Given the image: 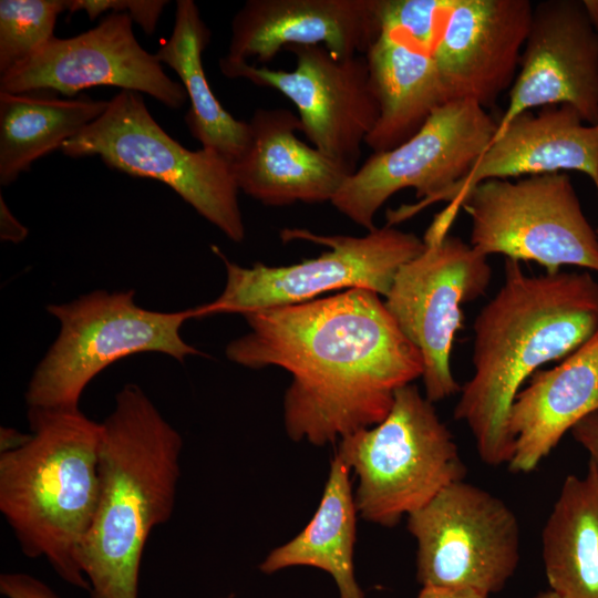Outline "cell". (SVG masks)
Returning a JSON list of instances; mask_svg holds the SVG:
<instances>
[{
	"instance_id": "cell-1",
	"label": "cell",
	"mask_w": 598,
	"mask_h": 598,
	"mask_svg": "<svg viewBox=\"0 0 598 598\" xmlns=\"http://www.w3.org/2000/svg\"><path fill=\"white\" fill-rule=\"evenodd\" d=\"M377 292L336 296L243 315L249 332L226 347L249 369L288 371L283 398L288 436L316 446L382 422L395 392L422 378L423 358Z\"/></svg>"
},
{
	"instance_id": "cell-2",
	"label": "cell",
	"mask_w": 598,
	"mask_h": 598,
	"mask_svg": "<svg viewBox=\"0 0 598 598\" xmlns=\"http://www.w3.org/2000/svg\"><path fill=\"white\" fill-rule=\"evenodd\" d=\"M519 262L505 260L501 288L475 318L473 374L454 409L491 466L511 460L508 413L525 381L598 332V282L591 272L529 276Z\"/></svg>"
},
{
	"instance_id": "cell-3",
	"label": "cell",
	"mask_w": 598,
	"mask_h": 598,
	"mask_svg": "<svg viewBox=\"0 0 598 598\" xmlns=\"http://www.w3.org/2000/svg\"><path fill=\"white\" fill-rule=\"evenodd\" d=\"M183 439L137 384L101 423L100 493L79 554L90 598H138L143 553L176 502Z\"/></svg>"
},
{
	"instance_id": "cell-4",
	"label": "cell",
	"mask_w": 598,
	"mask_h": 598,
	"mask_svg": "<svg viewBox=\"0 0 598 598\" xmlns=\"http://www.w3.org/2000/svg\"><path fill=\"white\" fill-rule=\"evenodd\" d=\"M31 436L0 453V511L21 551L89 592L79 554L100 493L101 423L80 409L29 408Z\"/></svg>"
},
{
	"instance_id": "cell-5",
	"label": "cell",
	"mask_w": 598,
	"mask_h": 598,
	"mask_svg": "<svg viewBox=\"0 0 598 598\" xmlns=\"http://www.w3.org/2000/svg\"><path fill=\"white\" fill-rule=\"evenodd\" d=\"M433 404L404 385L382 422L339 441L334 454L358 480L354 501L365 522L392 527L464 481L457 444Z\"/></svg>"
},
{
	"instance_id": "cell-6",
	"label": "cell",
	"mask_w": 598,
	"mask_h": 598,
	"mask_svg": "<svg viewBox=\"0 0 598 598\" xmlns=\"http://www.w3.org/2000/svg\"><path fill=\"white\" fill-rule=\"evenodd\" d=\"M134 295V290H95L47 307L60 321V332L31 377L25 392L29 408L78 409L90 381L131 354L159 352L179 362L202 354L181 336L183 323L194 318L193 308L148 310L135 303Z\"/></svg>"
},
{
	"instance_id": "cell-7",
	"label": "cell",
	"mask_w": 598,
	"mask_h": 598,
	"mask_svg": "<svg viewBox=\"0 0 598 598\" xmlns=\"http://www.w3.org/2000/svg\"><path fill=\"white\" fill-rule=\"evenodd\" d=\"M61 150L70 157L100 156L112 168L159 181L230 240L245 238L233 162L212 148L184 147L153 118L138 92L121 90Z\"/></svg>"
},
{
	"instance_id": "cell-8",
	"label": "cell",
	"mask_w": 598,
	"mask_h": 598,
	"mask_svg": "<svg viewBox=\"0 0 598 598\" xmlns=\"http://www.w3.org/2000/svg\"><path fill=\"white\" fill-rule=\"evenodd\" d=\"M283 241L308 240L330 247L319 257L301 262L251 268L223 259L227 278L223 292L212 302L193 308L194 318L216 313H241L301 303L337 289L362 288L386 296L399 269L420 255L425 243L413 233L385 225L364 236L319 235L307 229L287 228Z\"/></svg>"
},
{
	"instance_id": "cell-9",
	"label": "cell",
	"mask_w": 598,
	"mask_h": 598,
	"mask_svg": "<svg viewBox=\"0 0 598 598\" xmlns=\"http://www.w3.org/2000/svg\"><path fill=\"white\" fill-rule=\"evenodd\" d=\"M471 218L470 245L482 255L535 261L557 272L574 266L598 272V235L564 172L488 179L461 200Z\"/></svg>"
},
{
	"instance_id": "cell-10",
	"label": "cell",
	"mask_w": 598,
	"mask_h": 598,
	"mask_svg": "<svg viewBox=\"0 0 598 598\" xmlns=\"http://www.w3.org/2000/svg\"><path fill=\"white\" fill-rule=\"evenodd\" d=\"M497 125L474 102H446L411 138L368 157L330 203L370 231L377 228L374 216L384 203L395 193L413 188L417 203L388 212L389 226L403 221L433 204L467 173L491 144Z\"/></svg>"
},
{
	"instance_id": "cell-11",
	"label": "cell",
	"mask_w": 598,
	"mask_h": 598,
	"mask_svg": "<svg viewBox=\"0 0 598 598\" xmlns=\"http://www.w3.org/2000/svg\"><path fill=\"white\" fill-rule=\"evenodd\" d=\"M422 587L499 592L520 558L512 508L491 492L460 481L408 516Z\"/></svg>"
},
{
	"instance_id": "cell-12",
	"label": "cell",
	"mask_w": 598,
	"mask_h": 598,
	"mask_svg": "<svg viewBox=\"0 0 598 598\" xmlns=\"http://www.w3.org/2000/svg\"><path fill=\"white\" fill-rule=\"evenodd\" d=\"M424 250L396 272L385 307L423 358L425 396L437 402L460 392L451 367L462 306L484 295L492 268L470 243L446 235L424 241Z\"/></svg>"
},
{
	"instance_id": "cell-13",
	"label": "cell",
	"mask_w": 598,
	"mask_h": 598,
	"mask_svg": "<svg viewBox=\"0 0 598 598\" xmlns=\"http://www.w3.org/2000/svg\"><path fill=\"white\" fill-rule=\"evenodd\" d=\"M292 71L219 60L228 78L275 89L297 107L302 133L328 157L355 172L362 144L375 125L379 103L364 54L339 59L321 45H289Z\"/></svg>"
},
{
	"instance_id": "cell-14",
	"label": "cell",
	"mask_w": 598,
	"mask_h": 598,
	"mask_svg": "<svg viewBox=\"0 0 598 598\" xmlns=\"http://www.w3.org/2000/svg\"><path fill=\"white\" fill-rule=\"evenodd\" d=\"M133 20L110 12L93 29L72 38H53L21 65L0 75V91H33L74 95L99 85L146 93L171 109L187 101L182 83L173 81L155 54L137 42Z\"/></svg>"
},
{
	"instance_id": "cell-15",
	"label": "cell",
	"mask_w": 598,
	"mask_h": 598,
	"mask_svg": "<svg viewBox=\"0 0 598 598\" xmlns=\"http://www.w3.org/2000/svg\"><path fill=\"white\" fill-rule=\"evenodd\" d=\"M569 105L598 125V33L579 0L534 4L519 72L495 134L536 107Z\"/></svg>"
},
{
	"instance_id": "cell-16",
	"label": "cell",
	"mask_w": 598,
	"mask_h": 598,
	"mask_svg": "<svg viewBox=\"0 0 598 598\" xmlns=\"http://www.w3.org/2000/svg\"><path fill=\"white\" fill-rule=\"evenodd\" d=\"M567 171L587 175L598 195V125L585 123L569 105L524 112L497 132L467 173L434 199L448 205L435 217L425 238L446 236L462 198L484 181ZM596 231L598 235V227Z\"/></svg>"
},
{
	"instance_id": "cell-17",
	"label": "cell",
	"mask_w": 598,
	"mask_h": 598,
	"mask_svg": "<svg viewBox=\"0 0 598 598\" xmlns=\"http://www.w3.org/2000/svg\"><path fill=\"white\" fill-rule=\"evenodd\" d=\"M533 8L528 0H452L432 52L447 102L487 109L513 85Z\"/></svg>"
},
{
	"instance_id": "cell-18",
	"label": "cell",
	"mask_w": 598,
	"mask_h": 598,
	"mask_svg": "<svg viewBox=\"0 0 598 598\" xmlns=\"http://www.w3.org/2000/svg\"><path fill=\"white\" fill-rule=\"evenodd\" d=\"M378 9L379 0H248L231 21L226 58L266 63L289 45L365 54L381 33Z\"/></svg>"
},
{
	"instance_id": "cell-19",
	"label": "cell",
	"mask_w": 598,
	"mask_h": 598,
	"mask_svg": "<svg viewBox=\"0 0 598 598\" xmlns=\"http://www.w3.org/2000/svg\"><path fill=\"white\" fill-rule=\"evenodd\" d=\"M246 148L233 162L239 190L268 206L331 202L350 167L296 136L299 116L286 109H258L248 121Z\"/></svg>"
},
{
	"instance_id": "cell-20",
	"label": "cell",
	"mask_w": 598,
	"mask_h": 598,
	"mask_svg": "<svg viewBox=\"0 0 598 598\" xmlns=\"http://www.w3.org/2000/svg\"><path fill=\"white\" fill-rule=\"evenodd\" d=\"M597 411L598 332L554 368L536 371L516 395L507 420L508 468L534 471L568 431Z\"/></svg>"
},
{
	"instance_id": "cell-21",
	"label": "cell",
	"mask_w": 598,
	"mask_h": 598,
	"mask_svg": "<svg viewBox=\"0 0 598 598\" xmlns=\"http://www.w3.org/2000/svg\"><path fill=\"white\" fill-rule=\"evenodd\" d=\"M364 55L379 103L364 144L381 153L411 138L447 100L432 53L409 39L381 31Z\"/></svg>"
},
{
	"instance_id": "cell-22",
	"label": "cell",
	"mask_w": 598,
	"mask_h": 598,
	"mask_svg": "<svg viewBox=\"0 0 598 598\" xmlns=\"http://www.w3.org/2000/svg\"><path fill=\"white\" fill-rule=\"evenodd\" d=\"M549 589L561 598H598V471L568 475L542 533Z\"/></svg>"
},
{
	"instance_id": "cell-23",
	"label": "cell",
	"mask_w": 598,
	"mask_h": 598,
	"mask_svg": "<svg viewBox=\"0 0 598 598\" xmlns=\"http://www.w3.org/2000/svg\"><path fill=\"white\" fill-rule=\"evenodd\" d=\"M350 470L334 454L328 480L308 525L292 539L272 549L260 564L265 574L308 566L327 571L340 598H364L354 576L353 551L359 516Z\"/></svg>"
},
{
	"instance_id": "cell-24",
	"label": "cell",
	"mask_w": 598,
	"mask_h": 598,
	"mask_svg": "<svg viewBox=\"0 0 598 598\" xmlns=\"http://www.w3.org/2000/svg\"><path fill=\"white\" fill-rule=\"evenodd\" d=\"M49 91H0V184L9 185L48 153L100 117L109 101L59 99Z\"/></svg>"
},
{
	"instance_id": "cell-25",
	"label": "cell",
	"mask_w": 598,
	"mask_h": 598,
	"mask_svg": "<svg viewBox=\"0 0 598 598\" xmlns=\"http://www.w3.org/2000/svg\"><path fill=\"white\" fill-rule=\"evenodd\" d=\"M209 39L196 3L178 0L173 32L155 55L182 80L190 101L185 122L193 137L234 162L247 146L249 125L226 111L209 86L202 61Z\"/></svg>"
},
{
	"instance_id": "cell-26",
	"label": "cell",
	"mask_w": 598,
	"mask_h": 598,
	"mask_svg": "<svg viewBox=\"0 0 598 598\" xmlns=\"http://www.w3.org/2000/svg\"><path fill=\"white\" fill-rule=\"evenodd\" d=\"M65 0L0 1V75L21 65L53 38Z\"/></svg>"
},
{
	"instance_id": "cell-27",
	"label": "cell",
	"mask_w": 598,
	"mask_h": 598,
	"mask_svg": "<svg viewBox=\"0 0 598 598\" xmlns=\"http://www.w3.org/2000/svg\"><path fill=\"white\" fill-rule=\"evenodd\" d=\"M452 0H379L381 31L400 34L433 52Z\"/></svg>"
},
{
	"instance_id": "cell-28",
	"label": "cell",
	"mask_w": 598,
	"mask_h": 598,
	"mask_svg": "<svg viewBox=\"0 0 598 598\" xmlns=\"http://www.w3.org/2000/svg\"><path fill=\"white\" fill-rule=\"evenodd\" d=\"M167 3L163 0H65V8L70 14L84 11L91 20L109 11L125 12L145 33L152 34Z\"/></svg>"
},
{
	"instance_id": "cell-29",
	"label": "cell",
	"mask_w": 598,
	"mask_h": 598,
	"mask_svg": "<svg viewBox=\"0 0 598 598\" xmlns=\"http://www.w3.org/2000/svg\"><path fill=\"white\" fill-rule=\"evenodd\" d=\"M0 594L6 598H61L41 579L17 571L1 574Z\"/></svg>"
},
{
	"instance_id": "cell-30",
	"label": "cell",
	"mask_w": 598,
	"mask_h": 598,
	"mask_svg": "<svg viewBox=\"0 0 598 598\" xmlns=\"http://www.w3.org/2000/svg\"><path fill=\"white\" fill-rule=\"evenodd\" d=\"M570 433L574 440L588 453L589 462L598 471V411L584 417L571 429Z\"/></svg>"
},
{
	"instance_id": "cell-31",
	"label": "cell",
	"mask_w": 598,
	"mask_h": 598,
	"mask_svg": "<svg viewBox=\"0 0 598 598\" xmlns=\"http://www.w3.org/2000/svg\"><path fill=\"white\" fill-rule=\"evenodd\" d=\"M28 236L24 227L10 212L2 196H0V238L14 244L21 243Z\"/></svg>"
},
{
	"instance_id": "cell-32",
	"label": "cell",
	"mask_w": 598,
	"mask_h": 598,
	"mask_svg": "<svg viewBox=\"0 0 598 598\" xmlns=\"http://www.w3.org/2000/svg\"><path fill=\"white\" fill-rule=\"evenodd\" d=\"M417 598H488V596L471 589L422 587Z\"/></svg>"
},
{
	"instance_id": "cell-33",
	"label": "cell",
	"mask_w": 598,
	"mask_h": 598,
	"mask_svg": "<svg viewBox=\"0 0 598 598\" xmlns=\"http://www.w3.org/2000/svg\"><path fill=\"white\" fill-rule=\"evenodd\" d=\"M31 433L24 434L12 427L0 429V453L13 451L25 444Z\"/></svg>"
},
{
	"instance_id": "cell-34",
	"label": "cell",
	"mask_w": 598,
	"mask_h": 598,
	"mask_svg": "<svg viewBox=\"0 0 598 598\" xmlns=\"http://www.w3.org/2000/svg\"><path fill=\"white\" fill-rule=\"evenodd\" d=\"M587 18L598 33V0H581Z\"/></svg>"
},
{
	"instance_id": "cell-35",
	"label": "cell",
	"mask_w": 598,
	"mask_h": 598,
	"mask_svg": "<svg viewBox=\"0 0 598 598\" xmlns=\"http://www.w3.org/2000/svg\"><path fill=\"white\" fill-rule=\"evenodd\" d=\"M533 598H561V597L549 589V590H546V591L538 592Z\"/></svg>"
}]
</instances>
